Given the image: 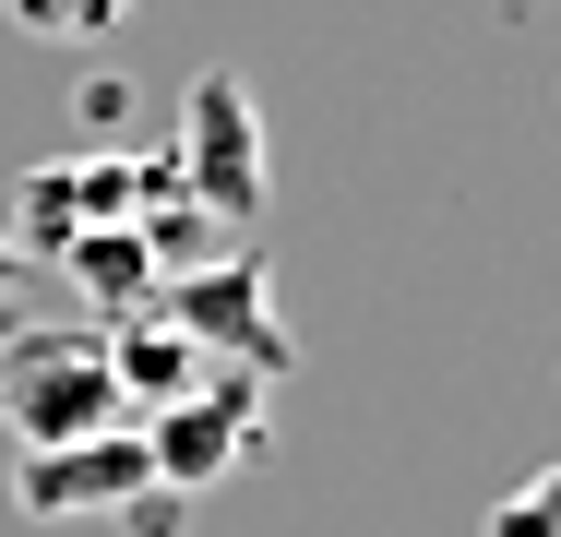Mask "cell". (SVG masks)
<instances>
[{"mask_svg": "<svg viewBox=\"0 0 561 537\" xmlns=\"http://www.w3.org/2000/svg\"><path fill=\"white\" fill-rule=\"evenodd\" d=\"M0 430H12V454H60L84 430H119L96 322H12L0 334Z\"/></svg>", "mask_w": 561, "mask_h": 537, "instance_id": "1", "label": "cell"}, {"mask_svg": "<svg viewBox=\"0 0 561 537\" xmlns=\"http://www.w3.org/2000/svg\"><path fill=\"white\" fill-rule=\"evenodd\" d=\"M156 311L192 334V358H204V370H239V382H275V370H287L275 275H263V251H251V239L216 251V263H192V275H168V287H156Z\"/></svg>", "mask_w": 561, "mask_h": 537, "instance_id": "2", "label": "cell"}, {"mask_svg": "<svg viewBox=\"0 0 561 537\" xmlns=\"http://www.w3.org/2000/svg\"><path fill=\"white\" fill-rule=\"evenodd\" d=\"M180 144H168V168H180V192L216 215V227H263V107L239 72H204L192 96H180Z\"/></svg>", "mask_w": 561, "mask_h": 537, "instance_id": "3", "label": "cell"}, {"mask_svg": "<svg viewBox=\"0 0 561 537\" xmlns=\"http://www.w3.org/2000/svg\"><path fill=\"white\" fill-rule=\"evenodd\" d=\"M12 502L36 514V526H72V514H131V502H156V466H144V430H84V442H60V454H12Z\"/></svg>", "mask_w": 561, "mask_h": 537, "instance_id": "4", "label": "cell"}, {"mask_svg": "<svg viewBox=\"0 0 561 537\" xmlns=\"http://www.w3.org/2000/svg\"><path fill=\"white\" fill-rule=\"evenodd\" d=\"M251 419H263V382H239V370H204L180 407H156L144 430V466H156V490H216L227 466L251 454Z\"/></svg>", "mask_w": 561, "mask_h": 537, "instance_id": "5", "label": "cell"}, {"mask_svg": "<svg viewBox=\"0 0 561 537\" xmlns=\"http://www.w3.org/2000/svg\"><path fill=\"white\" fill-rule=\"evenodd\" d=\"M96 346H108V395H119V419H156V407H180L192 382H204V358H192V334L156 311H108L96 322Z\"/></svg>", "mask_w": 561, "mask_h": 537, "instance_id": "6", "label": "cell"}, {"mask_svg": "<svg viewBox=\"0 0 561 537\" xmlns=\"http://www.w3.org/2000/svg\"><path fill=\"white\" fill-rule=\"evenodd\" d=\"M60 263H72V287L96 299V322H108V311H144V299H156V251H144L131 227H84Z\"/></svg>", "mask_w": 561, "mask_h": 537, "instance_id": "7", "label": "cell"}, {"mask_svg": "<svg viewBox=\"0 0 561 537\" xmlns=\"http://www.w3.org/2000/svg\"><path fill=\"white\" fill-rule=\"evenodd\" d=\"M24 36H48V48H96V36H119L131 24V0H0Z\"/></svg>", "mask_w": 561, "mask_h": 537, "instance_id": "8", "label": "cell"}, {"mask_svg": "<svg viewBox=\"0 0 561 537\" xmlns=\"http://www.w3.org/2000/svg\"><path fill=\"white\" fill-rule=\"evenodd\" d=\"M478 537H561V478L538 466V478H514L490 514H478Z\"/></svg>", "mask_w": 561, "mask_h": 537, "instance_id": "9", "label": "cell"}, {"mask_svg": "<svg viewBox=\"0 0 561 537\" xmlns=\"http://www.w3.org/2000/svg\"><path fill=\"white\" fill-rule=\"evenodd\" d=\"M12 287H24V251H12V227H0V299H12Z\"/></svg>", "mask_w": 561, "mask_h": 537, "instance_id": "10", "label": "cell"}]
</instances>
